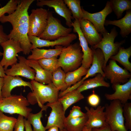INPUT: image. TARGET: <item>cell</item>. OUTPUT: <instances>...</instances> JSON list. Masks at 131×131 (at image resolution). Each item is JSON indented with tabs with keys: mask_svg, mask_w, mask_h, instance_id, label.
Returning a JSON list of instances; mask_svg holds the SVG:
<instances>
[{
	"mask_svg": "<svg viewBox=\"0 0 131 131\" xmlns=\"http://www.w3.org/2000/svg\"><path fill=\"white\" fill-rule=\"evenodd\" d=\"M34 0H21L17 8L12 13L4 15L0 18L2 23L8 22L12 29L8 35V39L18 42L23 49L24 54H29L31 52L32 44L28 37L29 15L28 10Z\"/></svg>",
	"mask_w": 131,
	"mask_h": 131,
	"instance_id": "6da1fadb",
	"label": "cell"
},
{
	"mask_svg": "<svg viewBox=\"0 0 131 131\" xmlns=\"http://www.w3.org/2000/svg\"><path fill=\"white\" fill-rule=\"evenodd\" d=\"M30 82L33 91L29 93L26 97L30 104L37 103L41 108L47 102L52 103L58 101L59 90L52 82L45 85L34 80Z\"/></svg>",
	"mask_w": 131,
	"mask_h": 131,
	"instance_id": "7a4b0ae2",
	"label": "cell"
},
{
	"mask_svg": "<svg viewBox=\"0 0 131 131\" xmlns=\"http://www.w3.org/2000/svg\"><path fill=\"white\" fill-rule=\"evenodd\" d=\"M83 55L82 48L78 42L64 47L58 59L59 66L66 73L74 71L82 65Z\"/></svg>",
	"mask_w": 131,
	"mask_h": 131,
	"instance_id": "3957f363",
	"label": "cell"
},
{
	"mask_svg": "<svg viewBox=\"0 0 131 131\" xmlns=\"http://www.w3.org/2000/svg\"><path fill=\"white\" fill-rule=\"evenodd\" d=\"M30 105L27 98L21 94L0 98V111L10 114L20 115L25 119L32 111L28 107Z\"/></svg>",
	"mask_w": 131,
	"mask_h": 131,
	"instance_id": "277c9868",
	"label": "cell"
},
{
	"mask_svg": "<svg viewBox=\"0 0 131 131\" xmlns=\"http://www.w3.org/2000/svg\"><path fill=\"white\" fill-rule=\"evenodd\" d=\"M123 106L120 101L117 100L105 105L106 122L112 131H128L124 124Z\"/></svg>",
	"mask_w": 131,
	"mask_h": 131,
	"instance_id": "5b68a950",
	"label": "cell"
},
{
	"mask_svg": "<svg viewBox=\"0 0 131 131\" xmlns=\"http://www.w3.org/2000/svg\"><path fill=\"white\" fill-rule=\"evenodd\" d=\"M118 35L116 28L114 27L111 30L110 33L107 32L102 35L103 37L98 44L91 47L93 49L99 48L102 51L104 58L103 69L106 66L109 59L117 53L119 48L125 42L124 40L114 42L115 39Z\"/></svg>",
	"mask_w": 131,
	"mask_h": 131,
	"instance_id": "8992f818",
	"label": "cell"
},
{
	"mask_svg": "<svg viewBox=\"0 0 131 131\" xmlns=\"http://www.w3.org/2000/svg\"><path fill=\"white\" fill-rule=\"evenodd\" d=\"M72 30L71 28L64 26L59 20L53 16L52 13L49 11L47 25L38 37L44 40L54 41L67 35L70 33Z\"/></svg>",
	"mask_w": 131,
	"mask_h": 131,
	"instance_id": "52a82bcc",
	"label": "cell"
},
{
	"mask_svg": "<svg viewBox=\"0 0 131 131\" xmlns=\"http://www.w3.org/2000/svg\"><path fill=\"white\" fill-rule=\"evenodd\" d=\"M31 12L29 16L28 36L39 37L47 25L49 11L41 8L33 9Z\"/></svg>",
	"mask_w": 131,
	"mask_h": 131,
	"instance_id": "ba28073f",
	"label": "cell"
},
{
	"mask_svg": "<svg viewBox=\"0 0 131 131\" xmlns=\"http://www.w3.org/2000/svg\"><path fill=\"white\" fill-rule=\"evenodd\" d=\"M3 50V57L0 62V64L4 67L5 70L9 66H12L17 63V54L23 50L18 41L11 39L0 44Z\"/></svg>",
	"mask_w": 131,
	"mask_h": 131,
	"instance_id": "9c48e42d",
	"label": "cell"
},
{
	"mask_svg": "<svg viewBox=\"0 0 131 131\" xmlns=\"http://www.w3.org/2000/svg\"><path fill=\"white\" fill-rule=\"evenodd\" d=\"M103 70L105 78L109 80L112 84H124L131 78V73L128 70L120 66L112 59Z\"/></svg>",
	"mask_w": 131,
	"mask_h": 131,
	"instance_id": "30bf717a",
	"label": "cell"
},
{
	"mask_svg": "<svg viewBox=\"0 0 131 131\" xmlns=\"http://www.w3.org/2000/svg\"><path fill=\"white\" fill-rule=\"evenodd\" d=\"M83 14L82 19L87 20L94 25L98 32L102 35L107 32L104 26L106 18L113 11L110 1L106 3L105 8L98 12L90 13L82 8Z\"/></svg>",
	"mask_w": 131,
	"mask_h": 131,
	"instance_id": "8fae6325",
	"label": "cell"
},
{
	"mask_svg": "<svg viewBox=\"0 0 131 131\" xmlns=\"http://www.w3.org/2000/svg\"><path fill=\"white\" fill-rule=\"evenodd\" d=\"M30 42L32 44L31 50L36 48L44 47H52L56 46H61L67 47L75 40L77 37V35L70 33L67 35L62 37L54 41H50L40 39L38 37L34 36H28Z\"/></svg>",
	"mask_w": 131,
	"mask_h": 131,
	"instance_id": "7c38bea8",
	"label": "cell"
},
{
	"mask_svg": "<svg viewBox=\"0 0 131 131\" xmlns=\"http://www.w3.org/2000/svg\"><path fill=\"white\" fill-rule=\"evenodd\" d=\"M72 27L73 28L74 32L77 33L80 44L82 48L83 55L81 66L88 69L92 64L93 59L92 49L89 47L88 43L84 37L80 28L79 22L77 19H74L72 23Z\"/></svg>",
	"mask_w": 131,
	"mask_h": 131,
	"instance_id": "4fadbf2b",
	"label": "cell"
},
{
	"mask_svg": "<svg viewBox=\"0 0 131 131\" xmlns=\"http://www.w3.org/2000/svg\"><path fill=\"white\" fill-rule=\"evenodd\" d=\"M86 114L88 118L85 126L92 129L105 126L107 124L106 122V114L104 106H98L96 109L91 107L89 108L85 106Z\"/></svg>",
	"mask_w": 131,
	"mask_h": 131,
	"instance_id": "5bb4252c",
	"label": "cell"
},
{
	"mask_svg": "<svg viewBox=\"0 0 131 131\" xmlns=\"http://www.w3.org/2000/svg\"><path fill=\"white\" fill-rule=\"evenodd\" d=\"M46 105L51 109L45 127L46 129L53 126L57 127L60 130L64 128V122L66 117L61 104L57 101L52 103H48Z\"/></svg>",
	"mask_w": 131,
	"mask_h": 131,
	"instance_id": "9a60e30c",
	"label": "cell"
},
{
	"mask_svg": "<svg viewBox=\"0 0 131 131\" xmlns=\"http://www.w3.org/2000/svg\"><path fill=\"white\" fill-rule=\"evenodd\" d=\"M36 5L39 7L46 6L54 8L55 12L65 19L66 24L69 28L72 27L73 18L70 9L67 7L63 0H37Z\"/></svg>",
	"mask_w": 131,
	"mask_h": 131,
	"instance_id": "2e32d148",
	"label": "cell"
},
{
	"mask_svg": "<svg viewBox=\"0 0 131 131\" xmlns=\"http://www.w3.org/2000/svg\"><path fill=\"white\" fill-rule=\"evenodd\" d=\"M17 57L19 62L5 70L6 74L13 76H20L31 80H34L36 74L34 70L27 64L26 59L25 57L18 55Z\"/></svg>",
	"mask_w": 131,
	"mask_h": 131,
	"instance_id": "e0dca14e",
	"label": "cell"
},
{
	"mask_svg": "<svg viewBox=\"0 0 131 131\" xmlns=\"http://www.w3.org/2000/svg\"><path fill=\"white\" fill-rule=\"evenodd\" d=\"M112 87L115 92L112 94L106 93L105 96L106 99L118 100L123 105L131 99V78L123 84H112Z\"/></svg>",
	"mask_w": 131,
	"mask_h": 131,
	"instance_id": "ac0fdd59",
	"label": "cell"
},
{
	"mask_svg": "<svg viewBox=\"0 0 131 131\" xmlns=\"http://www.w3.org/2000/svg\"><path fill=\"white\" fill-rule=\"evenodd\" d=\"M79 21L82 32L88 44L91 46L98 44L102 38V34L89 20L82 19Z\"/></svg>",
	"mask_w": 131,
	"mask_h": 131,
	"instance_id": "d6986e66",
	"label": "cell"
},
{
	"mask_svg": "<svg viewBox=\"0 0 131 131\" xmlns=\"http://www.w3.org/2000/svg\"><path fill=\"white\" fill-rule=\"evenodd\" d=\"M93 52V59L90 67L88 69L86 74L81 79L83 82L90 77L100 74L104 77L103 68L104 62V58L102 51L99 48L94 49L92 48ZM105 78V77H104Z\"/></svg>",
	"mask_w": 131,
	"mask_h": 131,
	"instance_id": "ffe728a7",
	"label": "cell"
},
{
	"mask_svg": "<svg viewBox=\"0 0 131 131\" xmlns=\"http://www.w3.org/2000/svg\"><path fill=\"white\" fill-rule=\"evenodd\" d=\"M4 78V84L1 91L2 98H7L11 96L12 90L17 87L27 86L33 91L30 82L24 81L19 76H13L6 75Z\"/></svg>",
	"mask_w": 131,
	"mask_h": 131,
	"instance_id": "44dd1931",
	"label": "cell"
},
{
	"mask_svg": "<svg viewBox=\"0 0 131 131\" xmlns=\"http://www.w3.org/2000/svg\"><path fill=\"white\" fill-rule=\"evenodd\" d=\"M110 25L119 27L120 30V33L122 37H126L131 33V10L126 11L125 16L118 20H106L104 25Z\"/></svg>",
	"mask_w": 131,
	"mask_h": 131,
	"instance_id": "7402d4cb",
	"label": "cell"
},
{
	"mask_svg": "<svg viewBox=\"0 0 131 131\" xmlns=\"http://www.w3.org/2000/svg\"><path fill=\"white\" fill-rule=\"evenodd\" d=\"M64 47L59 45L55 46L54 49H45L35 48L31 50L32 54L27 57V59L38 60L42 59L57 58L60 55Z\"/></svg>",
	"mask_w": 131,
	"mask_h": 131,
	"instance_id": "603a6c76",
	"label": "cell"
},
{
	"mask_svg": "<svg viewBox=\"0 0 131 131\" xmlns=\"http://www.w3.org/2000/svg\"><path fill=\"white\" fill-rule=\"evenodd\" d=\"M26 62L35 72L34 80L45 84L52 82V74L44 69L40 65L38 60L26 59Z\"/></svg>",
	"mask_w": 131,
	"mask_h": 131,
	"instance_id": "cb8c5ba5",
	"label": "cell"
},
{
	"mask_svg": "<svg viewBox=\"0 0 131 131\" xmlns=\"http://www.w3.org/2000/svg\"><path fill=\"white\" fill-rule=\"evenodd\" d=\"M105 78L100 74H98L94 77L84 81L76 90L78 92H81L87 90L99 87H109L110 84L105 81Z\"/></svg>",
	"mask_w": 131,
	"mask_h": 131,
	"instance_id": "d4e9b609",
	"label": "cell"
},
{
	"mask_svg": "<svg viewBox=\"0 0 131 131\" xmlns=\"http://www.w3.org/2000/svg\"><path fill=\"white\" fill-rule=\"evenodd\" d=\"M84 98L81 92L76 90L69 91L59 98L58 101L62 105L65 112L67 109L71 105Z\"/></svg>",
	"mask_w": 131,
	"mask_h": 131,
	"instance_id": "484cf974",
	"label": "cell"
},
{
	"mask_svg": "<svg viewBox=\"0 0 131 131\" xmlns=\"http://www.w3.org/2000/svg\"><path fill=\"white\" fill-rule=\"evenodd\" d=\"M131 56V46L125 49L120 47L117 53L111 57L110 59L117 61L124 67L125 68L131 72V63L129 59Z\"/></svg>",
	"mask_w": 131,
	"mask_h": 131,
	"instance_id": "4316f807",
	"label": "cell"
},
{
	"mask_svg": "<svg viewBox=\"0 0 131 131\" xmlns=\"http://www.w3.org/2000/svg\"><path fill=\"white\" fill-rule=\"evenodd\" d=\"M87 115L84 116L68 118L64 122V128L67 131H82L88 120Z\"/></svg>",
	"mask_w": 131,
	"mask_h": 131,
	"instance_id": "83f0119b",
	"label": "cell"
},
{
	"mask_svg": "<svg viewBox=\"0 0 131 131\" xmlns=\"http://www.w3.org/2000/svg\"><path fill=\"white\" fill-rule=\"evenodd\" d=\"M48 107L46 105H44L38 113L33 114L31 112L28 115L27 118V120L33 125V131H45L47 130L43 125L41 118L43 116V111H46Z\"/></svg>",
	"mask_w": 131,
	"mask_h": 131,
	"instance_id": "f1b7e54d",
	"label": "cell"
},
{
	"mask_svg": "<svg viewBox=\"0 0 131 131\" xmlns=\"http://www.w3.org/2000/svg\"><path fill=\"white\" fill-rule=\"evenodd\" d=\"M88 70L81 66L74 71L66 73L65 81L68 88L80 81L82 77L86 74Z\"/></svg>",
	"mask_w": 131,
	"mask_h": 131,
	"instance_id": "f546056e",
	"label": "cell"
},
{
	"mask_svg": "<svg viewBox=\"0 0 131 131\" xmlns=\"http://www.w3.org/2000/svg\"><path fill=\"white\" fill-rule=\"evenodd\" d=\"M112 8L117 19L121 18L125 11L131 10L130 0H111L110 1Z\"/></svg>",
	"mask_w": 131,
	"mask_h": 131,
	"instance_id": "4dcf8cb0",
	"label": "cell"
},
{
	"mask_svg": "<svg viewBox=\"0 0 131 131\" xmlns=\"http://www.w3.org/2000/svg\"><path fill=\"white\" fill-rule=\"evenodd\" d=\"M66 74L60 67L52 74V82L61 91H64L68 88L65 81Z\"/></svg>",
	"mask_w": 131,
	"mask_h": 131,
	"instance_id": "1f68e13d",
	"label": "cell"
},
{
	"mask_svg": "<svg viewBox=\"0 0 131 131\" xmlns=\"http://www.w3.org/2000/svg\"><path fill=\"white\" fill-rule=\"evenodd\" d=\"M72 15L73 19L79 21L83 18V14L80 0H64Z\"/></svg>",
	"mask_w": 131,
	"mask_h": 131,
	"instance_id": "d6a6232c",
	"label": "cell"
},
{
	"mask_svg": "<svg viewBox=\"0 0 131 131\" xmlns=\"http://www.w3.org/2000/svg\"><path fill=\"white\" fill-rule=\"evenodd\" d=\"M17 119L4 115L0 111V131H13Z\"/></svg>",
	"mask_w": 131,
	"mask_h": 131,
	"instance_id": "836d02e7",
	"label": "cell"
},
{
	"mask_svg": "<svg viewBox=\"0 0 131 131\" xmlns=\"http://www.w3.org/2000/svg\"><path fill=\"white\" fill-rule=\"evenodd\" d=\"M38 61L44 69L52 74L59 67L57 57L42 59Z\"/></svg>",
	"mask_w": 131,
	"mask_h": 131,
	"instance_id": "e575fe53",
	"label": "cell"
},
{
	"mask_svg": "<svg viewBox=\"0 0 131 131\" xmlns=\"http://www.w3.org/2000/svg\"><path fill=\"white\" fill-rule=\"evenodd\" d=\"M20 1L10 0L4 6L0 8V18L6 13L9 15L13 13L16 9Z\"/></svg>",
	"mask_w": 131,
	"mask_h": 131,
	"instance_id": "d590c367",
	"label": "cell"
},
{
	"mask_svg": "<svg viewBox=\"0 0 131 131\" xmlns=\"http://www.w3.org/2000/svg\"><path fill=\"white\" fill-rule=\"evenodd\" d=\"M123 114L125 121V127L127 130H131V103L127 102L123 105Z\"/></svg>",
	"mask_w": 131,
	"mask_h": 131,
	"instance_id": "8d00e7d4",
	"label": "cell"
},
{
	"mask_svg": "<svg viewBox=\"0 0 131 131\" xmlns=\"http://www.w3.org/2000/svg\"><path fill=\"white\" fill-rule=\"evenodd\" d=\"M86 115V113L82 112L81 108L79 106H74L70 111L69 114L66 117L68 118L82 117Z\"/></svg>",
	"mask_w": 131,
	"mask_h": 131,
	"instance_id": "74e56055",
	"label": "cell"
},
{
	"mask_svg": "<svg viewBox=\"0 0 131 131\" xmlns=\"http://www.w3.org/2000/svg\"><path fill=\"white\" fill-rule=\"evenodd\" d=\"M87 101L89 105L92 107H95L98 106L100 98L99 96L93 91L92 93L88 97Z\"/></svg>",
	"mask_w": 131,
	"mask_h": 131,
	"instance_id": "f35d334b",
	"label": "cell"
},
{
	"mask_svg": "<svg viewBox=\"0 0 131 131\" xmlns=\"http://www.w3.org/2000/svg\"><path fill=\"white\" fill-rule=\"evenodd\" d=\"M24 117L18 115L14 127V131H24L25 128Z\"/></svg>",
	"mask_w": 131,
	"mask_h": 131,
	"instance_id": "ab89813d",
	"label": "cell"
},
{
	"mask_svg": "<svg viewBox=\"0 0 131 131\" xmlns=\"http://www.w3.org/2000/svg\"><path fill=\"white\" fill-rule=\"evenodd\" d=\"M8 39V35L4 32L3 26L0 25V44ZM3 55V53L0 51V57Z\"/></svg>",
	"mask_w": 131,
	"mask_h": 131,
	"instance_id": "60d3db41",
	"label": "cell"
},
{
	"mask_svg": "<svg viewBox=\"0 0 131 131\" xmlns=\"http://www.w3.org/2000/svg\"><path fill=\"white\" fill-rule=\"evenodd\" d=\"M92 130V131H112L110 127L108 125L102 128H93Z\"/></svg>",
	"mask_w": 131,
	"mask_h": 131,
	"instance_id": "b9f144b4",
	"label": "cell"
},
{
	"mask_svg": "<svg viewBox=\"0 0 131 131\" xmlns=\"http://www.w3.org/2000/svg\"><path fill=\"white\" fill-rule=\"evenodd\" d=\"M24 123L25 131H33L32 129L31 124L25 118L24 119Z\"/></svg>",
	"mask_w": 131,
	"mask_h": 131,
	"instance_id": "7bdbcfd3",
	"label": "cell"
},
{
	"mask_svg": "<svg viewBox=\"0 0 131 131\" xmlns=\"http://www.w3.org/2000/svg\"><path fill=\"white\" fill-rule=\"evenodd\" d=\"M4 84V77H0V98H2L1 91Z\"/></svg>",
	"mask_w": 131,
	"mask_h": 131,
	"instance_id": "ee69618b",
	"label": "cell"
},
{
	"mask_svg": "<svg viewBox=\"0 0 131 131\" xmlns=\"http://www.w3.org/2000/svg\"><path fill=\"white\" fill-rule=\"evenodd\" d=\"M6 75L4 67L0 64V77H4Z\"/></svg>",
	"mask_w": 131,
	"mask_h": 131,
	"instance_id": "f6af8a7d",
	"label": "cell"
},
{
	"mask_svg": "<svg viewBox=\"0 0 131 131\" xmlns=\"http://www.w3.org/2000/svg\"><path fill=\"white\" fill-rule=\"evenodd\" d=\"M57 127L53 126L49 128L47 131H59Z\"/></svg>",
	"mask_w": 131,
	"mask_h": 131,
	"instance_id": "bcb514c9",
	"label": "cell"
},
{
	"mask_svg": "<svg viewBox=\"0 0 131 131\" xmlns=\"http://www.w3.org/2000/svg\"><path fill=\"white\" fill-rule=\"evenodd\" d=\"M82 131H92V129H89L85 126L83 128Z\"/></svg>",
	"mask_w": 131,
	"mask_h": 131,
	"instance_id": "7dc6e473",
	"label": "cell"
},
{
	"mask_svg": "<svg viewBox=\"0 0 131 131\" xmlns=\"http://www.w3.org/2000/svg\"><path fill=\"white\" fill-rule=\"evenodd\" d=\"M60 131H67L66 129L65 128H64L63 129L60 130Z\"/></svg>",
	"mask_w": 131,
	"mask_h": 131,
	"instance_id": "c3c4849f",
	"label": "cell"
}]
</instances>
